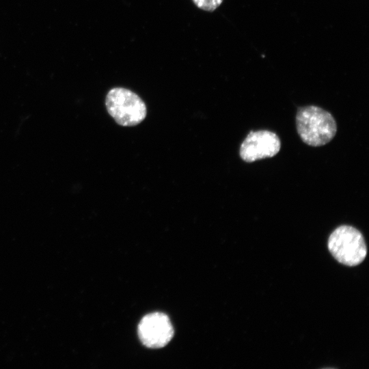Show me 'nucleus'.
I'll list each match as a JSON object with an SVG mask.
<instances>
[{
    "label": "nucleus",
    "instance_id": "obj_1",
    "mask_svg": "<svg viewBox=\"0 0 369 369\" xmlns=\"http://www.w3.org/2000/svg\"><path fill=\"white\" fill-rule=\"evenodd\" d=\"M296 125L302 141L311 146L329 143L336 135V122L328 111L316 106H306L298 109Z\"/></svg>",
    "mask_w": 369,
    "mask_h": 369
},
{
    "label": "nucleus",
    "instance_id": "obj_2",
    "mask_svg": "<svg viewBox=\"0 0 369 369\" xmlns=\"http://www.w3.org/2000/svg\"><path fill=\"white\" fill-rule=\"evenodd\" d=\"M328 249L334 258L346 266L361 263L367 254L362 234L354 227L340 226L329 236Z\"/></svg>",
    "mask_w": 369,
    "mask_h": 369
},
{
    "label": "nucleus",
    "instance_id": "obj_3",
    "mask_svg": "<svg viewBox=\"0 0 369 369\" xmlns=\"http://www.w3.org/2000/svg\"><path fill=\"white\" fill-rule=\"evenodd\" d=\"M108 113L118 124L133 126L141 123L146 116V106L135 92L124 87H114L106 96Z\"/></svg>",
    "mask_w": 369,
    "mask_h": 369
},
{
    "label": "nucleus",
    "instance_id": "obj_4",
    "mask_svg": "<svg viewBox=\"0 0 369 369\" xmlns=\"http://www.w3.org/2000/svg\"><path fill=\"white\" fill-rule=\"evenodd\" d=\"M138 335L142 344L152 348L167 345L174 336V329L168 316L154 312L145 316L138 326Z\"/></svg>",
    "mask_w": 369,
    "mask_h": 369
},
{
    "label": "nucleus",
    "instance_id": "obj_5",
    "mask_svg": "<svg viewBox=\"0 0 369 369\" xmlns=\"http://www.w3.org/2000/svg\"><path fill=\"white\" fill-rule=\"evenodd\" d=\"M281 142L273 132L260 130L250 131L240 147V156L245 162L273 157L280 150Z\"/></svg>",
    "mask_w": 369,
    "mask_h": 369
},
{
    "label": "nucleus",
    "instance_id": "obj_6",
    "mask_svg": "<svg viewBox=\"0 0 369 369\" xmlns=\"http://www.w3.org/2000/svg\"><path fill=\"white\" fill-rule=\"evenodd\" d=\"M194 4L200 9L213 12L215 10L223 0H192Z\"/></svg>",
    "mask_w": 369,
    "mask_h": 369
}]
</instances>
